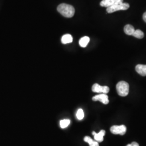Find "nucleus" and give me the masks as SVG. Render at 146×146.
<instances>
[{
	"label": "nucleus",
	"mask_w": 146,
	"mask_h": 146,
	"mask_svg": "<svg viewBox=\"0 0 146 146\" xmlns=\"http://www.w3.org/2000/svg\"><path fill=\"white\" fill-rule=\"evenodd\" d=\"M90 41V38L88 36H84L82 37L80 41H79V44L81 47H86L87 46V44H88L89 42Z\"/></svg>",
	"instance_id": "nucleus-12"
},
{
	"label": "nucleus",
	"mask_w": 146,
	"mask_h": 146,
	"mask_svg": "<svg viewBox=\"0 0 146 146\" xmlns=\"http://www.w3.org/2000/svg\"><path fill=\"white\" fill-rule=\"evenodd\" d=\"M143 19L144 21L146 23V11L143 15Z\"/></svg>",
	"instance_id": "nucleus-18"
},
{
	"label": "nucleus",
	"mask_w": 146,
	"mask_h": 146,
	"mask_svg": "<svg viewBox=\"0 0 146 146\" xmlns=\"http://www.w3.org/2000/svg\"><path fill=\"white\" fill-rule=\"evenodd\" d=\"M133 36L135 37L136 38H142L144 37V33L143 31H141L140 29H137L135 30L133 34L132 35Z\"/></svg>",
	"instance_id": "nucleus-14"
},
{
	"label": "nucleus",
	"mask_w": 146,
	"mask_h": 146,
	"mask_svg": "<svg viewBox=\"0 0 146 146\" xmlns=\"http://www.w3.org/2000/svg\"><path fill=\"white\" fill-rule=\"evenodd\" d=\"M110 131L113 134H119L121 135H125L126 131L127 128L125 125H113L110 128Z\"/></svg>",
	"instance_id": "nucleus-4"
},
{
	"label": "nucleus",
	"mask_w": 146,
	"mask_h": 146,
	"mask_svg": "<svg viewBox=\"0 0 146 146\" xmlns=\"http://www.w3.org/2000/svg\"><path fill=\"white\" fill-rule=\"evenodd\" d=\"M135 31L134 27L131 25H127L124 27V31L128 35H132Z\"/></svg>",
	"instance_id": "nucleus-10"
},
{
	"label": "nucleus",
	"mask_w": 146,
	"mask_h": 146,
	"mask_svg": "<svg viewBox=\"0 0 146 146\" xmlns=\"http://www.w3.org/2000/svg\"><path fill=\"white\" fill-rule=\"evenodd\" d=\"M123 1V0H102L100 2V5L108 8L113 5L122 3Z\"/></svg>",
	"instance_id": "nucleus-6"
},
{
	"label": "nucleus",
	"mask_w": 146,
	"mask_h": 146,
	"mask_svg": "<svg viewBox=\"0 0 146 146\" xmlns=\"http://www.w3.org/2000/svg\"><path fill=\"white\" fill-rule=\"evenodd\" d=\"M77 119L79 120H82L84 117V112L82 109H79L76 113Z\"/></svg>",
	"instance_id": "nucleus-16"
},
{
	"label": "nucleus",
	"mask_w": 146,
	"mask_h": 146,
	"mask_svg": "<svg viewBox=\"0 0 146 146\" xmlns=\"http://www.w3.org/2000/svg\"><path fill=\"white\" fill-rule=\"evenodd\" d=\"M136 72L142 76H146V65L137 64L135 67Z\"/></svg>",
	"instance_id": "nucleus-9"
},
{
	"label": "nucleus",
	"mask_w": 146,
	"mask_h": 146,
	"mask_svg": "<svg viewBox=\"0 0 146 146\" xmlns=\"http://www.w3.org/2000/svg\"><path fill=\"white\" fill-rule=\"evenodd\" d=\"M106 131L104 130H101L99 133H96L95 131L92 132V134L94 135L95 140L98 142H101L104 141V137L105 135Z\"/></svg>",
	"instance_id": "nucleus-8"
},
{
	"label": "nucleus",
	"mask_w": 146,
	"mask_h": 146,
	"mask_svg": "<svg viewBox=\"0 0 146 146\" xmlns=\"http://www.w3.org/2000/svg\"><path fill=\"white\" fill-rule=\"evenodd\" d=\"M116 90L117 94L121 96H126L129 94V86L125 81H120L116 84Z\"/></svg>",
	"instance_id": "nucleus-2"
},
{
	"label": "nucleus",
	"mask_w": 146,
	"mask_h": 146,
	"mask_svg": "<svg viewBox=\"0 0 146 146\" xmlns=\"http://www.w3.org/2000/svg\"><path fill=\"white\" fill-rule=\"evenodd\" d=\"M92 99L94 101H100L104 104H107L109 103L108 96L107 94H101L95 95Z\"/></svg>",
	"instance_id": "nucleus-7"
},
{
	"label": "nucleus",
	"mask_w": 146,
	"mask_h": 146,
	"mask_svg": "<svg viewBox=\"0 0 146 146\" xmlns=\"http://www.w3.org/2000/svg\"><path fill=\"white\" fill-rule=\"evenodd\" d=\"M61 42L63 44H67L73 42V37L70 34H66L62 37Z\"/></svg>",
	"instance_id": "nucleus-11"
},
{
	"label": "nucleus",
	"mask_w": 146,
	"mask_h": 146,
	"mask_svg": "<svg viewBox=\"0 0 146 146\" xmlns=\"http://www.w3.org/2000/svg\"><path fill=\"white\" fill-rule=\"evenodd\" d=\"M57 10L62 15L67 18L72 17L75 14L74 7L66 3H62L58 5Z\"/></svg>",
	"instance_id": "nucleus-1"
},
{
	"label": "nucleus",
	"mask_w": 146,
	"mask_h": 146,
	"mask_svg": "<svg viewBox=\"0 0 146 146\" xmlns=\"http://www.w3.org/2000/svg\"><path fill=\"white\" fill-rule=\"evenodd\" d=\"M130 5L127 3H122L116 5L111 6L107 8V11L108 13H113L115 11H125L129 8Z\"/></svg>",
	"instance_id": "nucleus-3"
},
{
	"label": "nucleus",
	"mask_w": 146,
	"mask_h": 146,
	"mask_svg": "<svg viewBox=\"0 0 146 146\" xmlns=\"http://www.w3.org/2000/svg\"><path fill=\"white\" fill-rule=\"evenodd\" d=\"M92 91L95 93L107 94L110 92V88L108 86H102L98 84H95L92 86Z\"/></svg>",
	"instance_id": "nucleus-5"
},
{
	"label": "nucleus",
	"mask_w": 146,
	"mask_h": 146,
	"mask_svg": "<svg viewBox=\"0 0 146 146\" xmlns=\"http://www.w3.org/2000/svg\"><path fill=\"white\" fill-rule=\"evenodd\" d=\"M84 141L88 143L90 146H99V142L96 141H93V139L89 136H86L84 138Z\"/></svg>",
	"instance_id": "nucleus-13"
},
{
	"label": "nucleus",
	"mask_w": 146,
	"mask_h": 146,
	"mask_svg": "<svg viewBox=\"0 0 146 146\" xmlns=\"http://www.w3.org/2000/svg\"><path fill=\"white\" fill-rule=\"evenodd\" d=\"M126 146H139V145L136 142H133L131 144H128Z\"/></svg>",
	"instance_id": "nucleus-17"
},
{
	"label": "nucleus",
	"mask_w": 146,
	"mask_h": 146,
	"mask_svg": "<svg viewBox=\"0 0 146 146\" xmlns=\"http://www.w3.org/2000/svg\"><path fill=\"white\" fill-rule=\"evenodd\" d=\"M70 123V121L68 119H64V120H61L60 122V127L62 128H65L67 127L68 125H69Z\"/></svg>",
	"instance_id": "nucleus-15"
}]
</instances>
